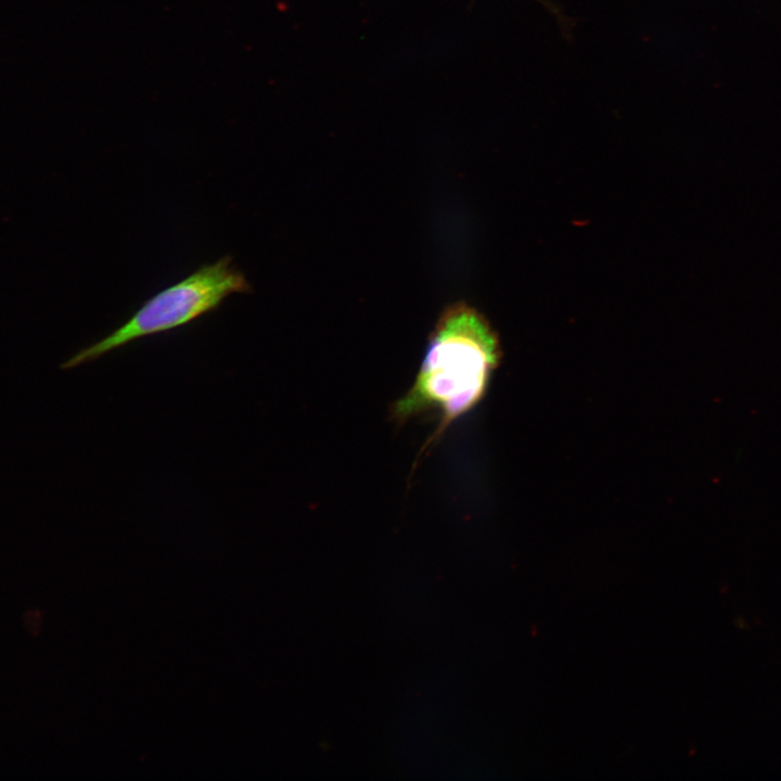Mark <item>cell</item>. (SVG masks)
<instances>
[{"instance_id":"cell-2","label":"cell","mask_w":781,"mask_h":781,"mask_svg":"<svg viewBox=\"0 0 781 781\" xmlns=\"http://www.w3.org/2000/svg\"><path fill=\"white\" fill-rule=\"evenodd\" d=\"M252 292L244 272L226 255L153 295L125 323L76 353L61 368L91 362L139 338L183 327L219 308L231 294Z\"/></svg>"},{"instance_id":"cell-3","label":"cell","mask_w":781,"mask_h":781,"mask_svg":"<svg viewBox=\"0 0 781 781\" xmlns=\"http://www.w3.org/2000/svg\"><path fill=\"white\" fill-rule=\"evenodd\" d=\"M537 1L541 2L542 4H545V5H546L549 10H551L552 12L558 13V10L554 9V7L551 5L549 2H547V1H545V0H537Z\"/></svg>"},{"instance_id":"cell-1","label":"cell","mask_w":781,"mask_h":781,"mask_svg":"<svg viewBox=\"0 0 781 781\" xmlns=\"http://www.w3.org/2000/svg\"><path fill=\"white\" fill-rule=\"evenodd\" d=\"M498 360L497 337L483 316L464 304L449 306L432 331L412 385L393 402L392 420L402 425L436 411L439 423L425 446L432 445L481 401Z\"/></svg>"}]
</instances>
